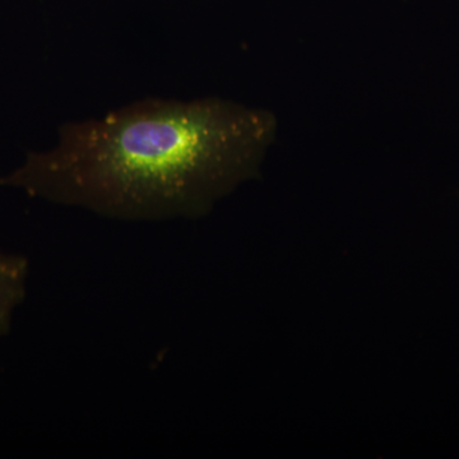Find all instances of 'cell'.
<instances>
[{
  "instance_id": "7a4b0ae2",
  "label": "cell",
  "mask_w": 459,
  "mask_h": 459,
  "mask_svg": "<svg viewBox=\"0 0 459 459\" xmlns=\"http://www.w3.org/2000/svg\"><path fill=\"white\" fill-rule=\"evenodd\" d=\"M29 276L26 256L0 250V340L11 331L14 313L25 300Z\"/></svg>"
},
{
  "instance_id": "6da1fadb",
  "label": "cell",
  "mask_w": 459,
  "mask_h": 459,
  "mask_svg": "<svg viewBox=\"0 0 459 459\" xmlns=\"http://www.w3.org/2000/svg\"><path fill=\"white\" fill-rule=\"evenodd\" d=\"M276 132L270 111L228 100L144 99L60 126L0 186L108 219H197L258 177Z\"/></svg>"
}]
</instances>
